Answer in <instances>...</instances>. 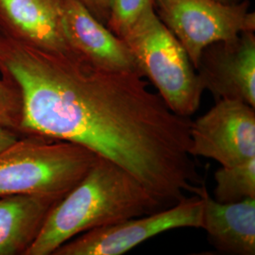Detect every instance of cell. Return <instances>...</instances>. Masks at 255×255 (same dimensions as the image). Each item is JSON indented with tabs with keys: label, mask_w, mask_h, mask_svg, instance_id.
Wrapping results in <instances>:
<instances>
[{
	"label": "cell",
	"mask_w": 255,
	"mask_h": 255,
	"mask_svg": "<svg viewBox=\"0 0 255 255\" xmlns=\"http://www.w3.org/2000/svg\"><path fill=\"white\" fill-rule=\"evenodd\" d=\"M23 99L17 85L9 78L0 77V128L22 135Z\"/></svg>",
	"instance_id": "cell-14"
},
{
	"label": "cell",
	"mask_w": 255,
	"mask_h": 255,
	"mask_svg": "<svg viewBox=\"0 0 255 255\" xmlns=\"http://www.w3.org/2000/svg\"><path fill=\"white\" fill-rule=\"evenodd\" d=\"M189 154L232 166L255 157V108L220 100L190 123Z\"/></svg>",
	"instance_id": "cell-7"
},
{
	"label": "cell",
	"mask_w": 255,
	"mask_h": 255,
	"mask_svg": "<svg viewBox=\"0 0 255 255\" xmlns=\"http://www.w3.org/2000/svg\"><path fill=\"white\" fill-rule=\"evenodd\" d=\"M164 208L132 174L99 155L81 182L49 212L27 255H53L82 233Z\"/></svg>",
	"instance_id": "cell-2"
},
{
	"label": "cell",
	"mask_w": 255,
	"mask_h": 255,
	"mask_svg": "<svg viewBox=\"0 0 255 255\" xmlns=\"http://www.w3.org/2000/svg\"><path fill=\"white\" fill-rule=\"evenodd\" d=\"M109 18L106 27L119 38L125 35L141 12L147 6L153 5V0H107Z\"/></svg>",
	"instance_id": "cell-15"
},
{
	"label": "cell",
	"mask_w": 255,
	"mask_h": 255,
	"mask_svg": "<svg viewBox=\"0 0 255 255\" xmlns=\"http://www.w3.org/2000/svg\"><path fill=\"white\" fill-rule=\"evenodd\" d=\"M64 0H0V28L47 50L71 51L63 28Z\"/></svg>",
	"instance_id": "cell-10"
},
{
	"label": "cell",
	"mask_w": 255,
	"mask_h": 255,
	"mask_svg": "<svg viewBox=\"0 0 255 255\" xmlns=\"http://www.w3.org/2000/svg\"><path fill=\"white\" fill-rule=\"evenodd\" d=\"M217 1H219V2L224 3V4H237L242 0H217Z\"/></svg>",
	"instance_id": "cell-18"
},
{
	"label": "cell",
	"mask_w": 255,
	"mask_h": 255,
	"mask_svg": "<svg viewBox=\"0 0 255 255\" xmlns=\"http://www.w3.org/2000/svg\"><path fill=\"white\" fill-rule=\"evenodd\" d=\"M0 74L23 99L22 135L69 141L132 174L164 208L198 194L189 118L135 73L98 67L74 51L32 46L0 28Z\"/></svg>",
	"instance_id": "cell-1"
},
{
	"label": "cell",
	"mask_w": 255,
	"mask_h": 255,
	"mask_svg": "<svg viewBox=\"0 0 255 255\" xmlns=\"http://www.w3.org/2000/svg\"><path fill=\"white\" fill-rule=\"evenodd\" d=\"M121 39L143 77L153 83L174 113L189 118L199 110L204 91L200 78L182 44L157 16L153 5L141 12Z\"/></svg>",
	"instance_id": "cell-4"
},
{
	"label": "cell",
	"mask_w": 255,
	"mask_h": 255,
	"mask_svg": "<svg viewBox=\"0 0 255 255\" xmlns=\"http://www.w3.org/2000/svg\"><path fill=\"white\" fill-rule=\"evenodd\" d=\"M63 28L69 48L91 64L143 77L124 40L112 32L78 0H64Z\"/></svg>",
	"instance_id": "cell-9"
},
{
	"label": "cell",
	"mask_w": 255,
	"mask_h": 255,
	"mask_svg": "<svg viewBox=\"0 0 255 255\" xmlns=\"http://www.w3.org/2000/svg\"><path fill=\"white\" fill-rule=\"evenodd\" d=\"M99 155L79 144L24 134L0 150V197L46 194L64 197Z\"/></svg>",
	"instance_id": "cell-3"
},
{
	"label": "cell",
	"mask_w": 255,
	"mask_h": 255,
	"mask_svg": "<svg viewBox=\"0 0 255 255\" xmlns=\"http://www.w3.org/2000/svg\"><path fill=\"white\" fill-rule=\"evenodd\" d=\"M21 135L18 133L4 128H0V150L12 144Z\"/></svg>",
	"instance_id": "cell-17"
},
{
	"label": "cell",
	"mask_w": 255,
	"mask_h": 255,
	"mask_svg": "<svg viewBox=\"0 0 255 255\" xmlns=\"http://www.w3.org/2000/svg\"><path fill=\"white\" fill-rule=\"evenodd\" d=\"M92 14L106 25L109 18V6L107 0H78Z\"/></svg>",
	"instance_id": "cell-16"
},
{
	"label": "cell",
	"mask_w": 255,
	"mask_h": 255,
	"mask_svg": "<svg viewBox=\"0 0 255 255\" xmlns=\"http://www.w3.org/2000/svg\"><path fill=\"white\" fill-rule=\"evenodd\" d=\"M157 16L182 44L196 69L201 51L211 44L255 31L250 2L224 4L217 0H153Z\"/></svg>",
	"instance_id": "cell-5"
},
{
	"label": "cell",
	"mask_w": 255,
	"mask_h": 255,
	"mask_svg": "<svg viewBox=\"0 0 255 255\" xmlns=\"http://www.w3.org/2000/svg\"><path fill=\"white\" fill-rule=\"evenodd\" d=\"M200 193L172 206L82 233L59 247L52 255H120L149 238L175 229L202 227Z\"/></svg>",
	"instance_id": "cell-6"
},
{
	"label": "cell",
	"mask_w": 255,
	"mask_h": 255,
	"mask_svg": "<svg viewBox=\"0 0 255 255\" xmlns=\"http://www.w3.org/2000/svg\"><path fill=\"white\" fill-rule=\"evenodd\" d=\"M196 70L203 89L215 101H243L255 108V31L206 46Z\"/></svg>",
	"instance_id": "cell-8"
},
{
	"label": "cell",
	"mask_w": 255,
	"mask_h": 255,
	"mask_svg": "<svg viewBox=\"0 0 255 255\" xmlns=\"http://www.w3.org/2000/svg\"><path fill=\"white\" fill-rule=\"evenodd\" d=\"M214 178L216 201L232 203L255 199V157L241 164L221 166Z\"/></svg>",
	"instance_id": "cell-13"
},
{
	"label": "cell",
	"mask_w": 255,
	"mask_h": 255,
	"mask_svg": "<svg viewBox=\"0 0 255 255\" xmlns=\"http://www.w3.org/2000/svg\"><path fill=\"white\" fill-rule=\"evenodd\" d=\"M202 227L219 252L232 255H255V199L222 203L203 185Z\"/></svg>",
	"instance_id": "cell-11"
},
{
	"label": "cell",
	"mask_w": 255,
	"mask_h": 255,
	"mask_svg": "<svg viewBox=\"0 0 255 255\" xmlns=\"http://www.w3.org/2000/svg\"><path fill=\"white\" fill-rule=\"evenodd\" d=\"M63 198L46 194L0 197V255H27L49 212Z\"/></svg>",
	"instance_id": "cell-12"
}]
</instances>
